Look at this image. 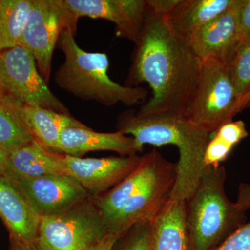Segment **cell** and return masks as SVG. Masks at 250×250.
<instances>
[{
  "instance_id": "6da1fadb",
  "label": "cell",
  "mask_w": 250,
  "mask_h": 250,
  "mask_svg": "<svg viewBox=\"0 0 250 250\" xmlns=\"http://www.w3.org/2000/svg\"><path fill=\"white\" fill-rule=\"evenodd\" d=\"M202 63L188 42L170 29L165 17L147 6L129 82L134 85L147 83L152 97L137 113L184 116L196 88Z\"/></svg>"
},
{
  "instance_id": "7a4b0ae2",
  "label": "cell",
  "mask_w": 250,
  "mask_h": 250,
  "mask_svg": "<svg viewBox=\"0 0 250 250\" xmlns=\"http://www.w3.org/2000/svg\"><path fill=\"white\" fill-rule=\"evenodd\" d=\"M118 131L132 136L144 146L172 145L178 149L177 178L170 198L187 200L200 182L205 169V154L209 134L184 116L173 113L139 114L125 112L121 115Z\"/></svg>"
},
{
  "instance_id": "3957f363",
  "label": "cell",
  "mask_w": 250,
  "mask_h": 250,
  "mask_svg": "<svg viewBox=\"0 0 250 250\" xmlns=\"http://www.w3.org/2000/svg\"><path fill=\"white\" fill-rule=\"evenodd\" d=\"M75 34L67 31L59 40V47L65 57L63 63L54 77L59 88L77 98L94 100L111 106L118 103L134 106L143 103L148 91L140 86H125L108 75L107 55L88 52L77 45Z\"/></svg>"
},
{
  "instance_id": "277c9868",
  "label": "cell",
  "mask_w": 250,
  "mask_h": 250,
  "mask_svg": "<svg viewBox=\"0 0 250 250\" xmlns=\"http://www.w3.org/2000/svg\"><path fill=\"white\" fill-rule=\"evenodd\" d=\"M225 166H206L198 185L187 200L190 250H211L245 224L246 212L229 200Z\"/></svg>"
},
{
  "instance_id": "5b68a950",
  "label": "cell",
  "mask_w": 250,
  "mask_h": 250,
  "mask_svg": "<svg viewBox=\"0 0 250 250\" xmlns=\"http://www.w3.org/2000/svg\"><path fill=\"white\" fill-rule=\"evenodd\" d=\"M238 103L228 65L205 61L184 116L208 134H214L239 113Z\"/></svg>"
},
{
  "instance_id": "8992f818",
  "label": "cell",
  "mask_w": 250,
  "mask_h": 250,
  "mask_svg": "<svg viewBox=\"0 0 250 250\" xmlns=\"http://www.w3.org/2000/svg\"><path fill=\"white\" fill-rule=\"evenodd\" d=\"M91 197L64 213L41 218L36 250H90L107 234Z\"/></svg>"
},
{
  "instance_id": "52a82bcc",
  "label": "cell",
  "mask_w": 250,
  "mask_h": 250,
  "mask_svg": "<svg viewBox=\"0 0 250 250\" xmlns=\"http://www.w3.org/2000/svg\"><path fill=\"white\" fill-rule=\"evenodd\" d=\"M78 19L67 9L63 0H34L21 45L32 54L47 83L50 79L56 44L65 31L76 34Z\"/></svg>"
},
{
  "instance_id": "ba28073f",
  "label": "cell",
  "mask_w": 250,
  "mask_h": 250,
  "mask_svg": "<svg viewBox=\"0 0 250 250\" xmlns=\"http://www.w3.org/2000/svg\"><path fill=\"white\" fill-rule=\"evenodd\" d=\"M0 86L21 104L36 105L70 114L49 90L32 54L22 46L0 51Z\"/></svg>"
},
{
  "instance_id": "9c48e42d",
  "label": "cell",
  "mask_w": 250,
  "mask_h": 250,
  "mask_svg": "<svg viewBox=\"0 0 250 250\" xmlns=\"http://www.w3.org/2000/svg\"><path fill=\"white\" fill-rule=\"evenodd\" d=\"M9 178L41 218L64 213L90 197L76 179L66 174Z\"/></svg>"
},
{
  "instance_id": "30bf717a",
  "label": "cell",
  "mask_w": 250,
  "mask_h": 250,
  "mask_svg": "<svg viewBox=\"0 0 250 250\" xmlns=\"http://www.w3.org/2000/svg\"><path fill=\"white\" fill-rule=\"evenodd\" d=\"M177 164L167 161L157 174L106 224L118 238L139 224L151 223L170 199L177 178Z\"/></svg>"
},
{
  "instance_id": "8fae6325",
  "label": "cell",
  "mask_w": 250,
  "mask_h": 250,
  "mask_svg": "<svg viewBox=\"0 0 250 250\" xmlns=\"http://www.w3.org/2000/svg\"><path fill=\"white\" fill-rule=\"evenodd\" d=\"M65 174L76 179L91 197H98L120 183L139 165L141 156L83 158L62 154Z\"/></svg>"
},
{
  "instance_id": "7c38bea8",
  "label": "cell",
  "mask_w": 250,
  "mask_h": 250,
  "mask_svg": "<svg viewBox=\"0 0 250 250\" xmlns=\"http://www.w3.org/2000/svg\"><path fill=\"white\" fill-rule=\"evenodd\" d=\"M77 18H101L116 26V35L137 44L142 33L147 4L144 0H63Z\"/></svg>"
},
{
  "instance_id": "4fadbf2b",
  "label": "cell",
  "mask_w": 250,
  "mask_h": 250,
  "mask_svg": "<svg viewBox=\"0 0 250 250\" xmlns=\"http://www.w3.org/2000/svg\"><path fill=\"white\" fill-rule=\"evenodd\" d=\"M241 0L232 4L188 41L202 62L213 60L228 65L238 47L237 24Z\"/></svg>"
},
{
  "instance_id": "5bb4252c",
  "label": "cell",
  "mask_w": 250,
  "mask_h": 250,
  "mask_svg": "<svg viewBox=\"0 0 250 250\" xmlns=\"http://www.w3.org/2000/svg\"><path fill=\"white\" fill-rule=\"evenodd\" d=\"M0 220L9 239L34 246L41 218L14 182L0 175Z\"/></svg>"
},
{
  "instance_id": "9a60e30c",
  "label": "cell",
  "mask_w": 250,
  "mask_h": 250,
  "mask_svg": "<svg viewBox=\"0 0 250 250\" xmlns=\"http://www.w3.org/2000/svg\"><path fill=\"white\" fill-rule=\"evenodd\" d=\"M167 159L156 149L141 156L139 165L114 187L98 197H92L105 223L121 210L130 199L149 182L167 164Z\"/></svg>"
},
{
  "instance_id": "2e32d148",
  "label": "cell",
  "mask_w": 250,
  "mask_h": 250,
  "mask_svg": "<svg viewBox=\"0 0 250 250\" xmlns=\"http://www.w3.org/2000/svg\"><path fill=\"white\" fill-rule=\"evenodd\" d=\"M59 152L81 157L93 151H112L121 156L137 155L143 146L132 136L121 131L101 133L89 127H67L62 130L59 142Z\"/></svg>"
},
{
  "instance_id": "e0dca14e",
  "label": "cell",
  "mask_w": 250,
  "mask_h": 250,
  "mask_svg": "<svg viewBox=\"0 0 250 250\" xmlns=\"http://www.w3.org/2000/svg\"><path fill=\"white\" fill-rule=\"evenodd\" d=\"M150 250H190L187 201L169 199L151 222Z\"/></svg>"
},
{
  "instance_id": "ac0fdd59",
  "label": "cell",
  "mask_w": 250,
  "mask_h": 250,
  "mask_svg": "<svg viewBox=\"0 0 250 250\" xmlns=\"http://www.w3.org/2000/svg\"><path fill=\"white\" fill-rule=\"evenodd\" d=\"M18 112L33 139L54 152L59 153V139L62 130L67 127H88L70 114H64L36 105H21Z\"/></svg>"
},
{
  "instance_id": "d6986e66",
  "label": "cell",
  "mask_w": 250,
  "mask_h": 250,
  "mask_svg": "<svg viewBox=\"0 0 250 250\" xmlns=\"http://www.w3.org/2000/svg\"><path fill=\"white\" fill-rule=\"evenodd\" d=\"M233 0H178L165 17L176 35L188 41L206 24L225 12Z\"/></svg>"
},
{
  "instance_id": "ffe728a7",
  "label": "cell",
  "mask_w": 250,
  "mask_h": 250,
  "mask_svg": "<svg viewBox=\"0 0 250 250\" xmlns=\"http://www.w3.org/2000/svg\"><path fill=\"white\" fill-rule=\"evenodd\" d=\"M51 174H65L62 154L47 149L34 139L10 154L5 176L36 177Z\"/></svg>"
},
{
  "instance_id": "44dd1931",
  "label": "cell",
  "mask_w": 250,
  "mask_h": 250,
  "mask_svg": "<svg viewBox=\"0 0 250 250\" xmlns=\"http://www.w3.org/2000/svg\"><path fill=\"white\" fill-rule=\"evenodd\" d=\"M34 0H1L0 51L21 45Z\"/></svg>"
},
{
  "instance_id": "7402d4cb",
  "label": "cell",
  "mask_w": 250,
  "mask_h": 250,
  "mask_svg": "<svg viewBox=\"0 0 250 250\" xmlns=\"http://www.w3.org/2000/svg\"><path fill=\"white\" fill-rule=\"evenodd\" d=\"M20 106L0 104V148L9 154L34 140L18 115Z\"/></svg>"
},
{
  "instance_id": "603a6c76",
  "label": "cell",
  "mask_w": 250,
  "mask_h": 250,
  "mask_svg": "<svg viewBox=\"0 0 250 250\" xmlns=\"http://www.w3.org/2000/svg\"><path fill=\"white\" fill-rule=\"evenodd\" d=\"M228 67L238 99V109L240 102L250 91V36L238 46Z\"/></svg>"
},
{
  "instance_id": "cb8c5ba5",
  "label": "cell",
  "mask_w": 250,
  "mask_h": 250,
  "mask_svg": "<svg viewBox=\"0 0 250 250\" xmlns=\"http://www.w3.org/2000/svg\"><path fill=\"white\" fill-rule=\"evenodd\" d=\"M151 223L139 224L118 240L113 250H150Z\"/></svg>"
},
{
  "instance_id": "d4e9b609",
  "label": "cell",
  "mask_w": 250,
  "mask_h": 250,
  "mask_svg": "<svg viewBox=\"0 0 250 250\" xmlns=\"http://www.w3.org/2000/svg\"><path fill=\"white\" fill-rule=\"evenodd\" d=\"M232 146L213 136L209 139L205 154V166H218L228 159L233 149Z\"/></svg>"
},
{
  "instance_id": "484cf974",
  "label": "cell",
  "mask_w": 250,
  "mask_h": 250,
  "mask_svg": "<svg viewBox=\"0 0 250 250\" xmlns=\"http://www.w3.org/2000/svg\"><path fill=\"white\" fill-rule=\"evenodd\" d=\"M211 250H250V222L236 229L223 243Z\"/></svg>"
},
{
  "instance_id": "4316f807",
  "label": "cell",
  "mask_w": 250,
  "mask_h": 250,
  "mask_svg": "<svg viewBox=\"0 0 250 250\" xmlns=\"http://www.w3.org/2000/svg\"><path fill=\"white\" fill-rule=\"evenodd\" d=\"M213 134L234 147L248 136V132L244 122L231 121L220 126Z\"/></svg>"
},
{
  "instance_id": "83f0119b",
  "label": "cell",
  "mask_w": 250,
  "mask_h": 250,
  "mask_svg": "<svg viewBox=\"0 0 250 250\" xmlns=\"http://www.w3.org/2000/svg\"><path fill=\"white\" fill-rule=\"evenodd\" d=\"M250 36V0H241L238 13V47ZM238 48V47H237Z\"/></svg>"
},
{
  "instance_id": "f1b7e54d",
  "label": "cell",
  "mask_w": 250,
  "mask_h": 250,
  "mask_svg": "<svg viewBox=\"0 0 250 250\" xmlns=\"http://www.w3.org/2000/svg\"><path fill=\"white\" fill-rule=\"evenodd\" d=\"M178 2V0H147L146 4L149 9L156 14L166 17L174 6Z\"/></svg>"
},
{
  "instance_id": "f546056e",
  "label": "cell",
  "mask_w": 250,
  "mask_h": 250,
  "mask_svg": "<svg viewBox=\"0 0 250 250\" xmlns=\"http://www.w3.org/2000/svg\"><path fill=\"white\" fill-rule=\"evenodd\" d=\"M236 207L240 210L246 212L250 209V183L241 184L238 188Z\"/></svg>"
},
{
  "instance_id": "4dcf8cb0",
  "label": "cell",
  "mask_w": 250,
  "mask_h": 250,
  "mask_svg": "<svg viewBox=\"0 0 250 250\" xmlns=\"http://www.w3.org/2000/svg\"><path fill=\"white\" fill-rule=\"evenodd\" d=\"M119 239L116 235L108 233L98 244L90 250H113V247Z\"/></svg>"
},
{
  "instance_id": "1f68e13d",
  "label": "cell",
  "mask_w": 250,
  "mask_h": 250,
  "mask_svg": "<svg viewBox=\"0 0 250 250\" xmlns=\"http://www.w3.org/2000/svg\"><path fill=\"white\" fill-rule=\"evenodd\" d=\"M9 156V152L0 148V175H6Z\"/></svg>"
},
{
  "instance_id": "d6a6232c",
  "label": "cell",
  "mask_w": 250,
  "mask_h": 250,
  "mask_svg": "<svg viewBox=\"0 0 250 250\" xmlns=\"http://www.w3.org/2000/svg\"><path fill=\"white\" fill-rule=\"evenodd\" d=\"M9 250H36L35 247L9 239Z\"/></svg>"
},
{
  "instance_id": "836d02e7",
  "label": "cell",
  "mask_w": 250,
  "mask_h": 250,
  "mask_svg": "<svg viewBox=\"0 0 250 250\" xmlns=\"http://www.w3.org/2000/svg\"><path fill=\"white\" fill-rule=\"evenodd\" d=\"M0 104H13V105H22L21 104L14 100L11 97H10L4 90L0 86Z\"/></svg>"
},
{
  "instance_id": "e575fe53",
  "label": "cell",
  "mask_w": 250,
  "mask_h": 250,
  "mask_svg": "<svg viewBox=\"0 0 250 250\" xmlns=\"http://www.w3.org/2000/svg\"><path fill=\"white\" fill-rule=\"evenodd\" d=\"M248 106H250V91L240 102L239 104H238V109H239V111H241L242 110Z\"/></svg>"
},
{
  "instance_id": "d590c367",
  "label": "cell",
  "mask_w": 250,
  "mask_h": 250,
  "mask_svg": "<svg viewBox=\"0 0 250 250\" xmlns=\"http://www.w3.org/2000/svg\"><path fill=\"white\" fill-rule=\"evenodd\" d=\"M1 0H0V12H1Z\"/></svg>"
}]
</instances>
